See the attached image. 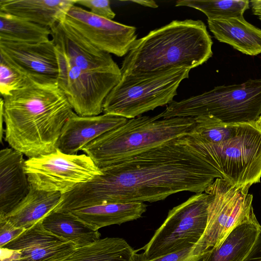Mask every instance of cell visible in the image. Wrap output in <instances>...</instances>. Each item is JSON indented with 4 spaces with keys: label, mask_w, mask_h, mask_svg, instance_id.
<instances>
[{
    "label": "cell",
    "mask_w": 261,
    "mask_h": 261,
    "mask_svg": "<svg viewBox=\"0 0 261 261\" xmlns=\"http://www.w3.org/2000/svg\"><path fill=\"white\" fill-rule=\"evenodd\" d=\"M207 144L194 129L113 165L62 194V211L109 203L154 202L184 191L204 192L217 178Z\"/></svg>",
    "instance_id": "obj_1"
},
{
    "label": "cell",
    "mask_w": 261,
    "mask_h": 261,
    "mask_svg": "<svg viewBox=\"0 0 261 261\" xmlns=\"http://www.w3.org/2000/svg\"><path fill=\"white\" fill-rule=\"evenodd\" d=\"M5 140L29 158L57 149L73 109L57 82L30 79L24 87L1 99Z\"/></svg>",
    "instance_id": "obj_2"
},
{
    "label": "cell",
    "mask_w": 261,
    "mask_h": 261,
    "mask_svg": "<svg viewBox=\"0 0 261 261\" xmlns=\"http://www.w3.org/2000/svg\"><path fill=\"white\" fill-rule=\"evenodd\" d=\"M212 45L201 20H173L136 40L122 61V76L180 67L191 69L212 56Z\"/></svg>",
    "instance_id": "obj_3"
},
{
    "label": "cell",
    "mask_w": 261,
    "mask_h": 261,
    "mask_svg": "<svg viewBox=\"0 0 261 261\" xmlns=\"http://www.w3.org/2000/svg\"><path fill=\"white\" fill-rule=\"evenodd\" d=\"M193 117L140 116L95 139L82 151L100 169L125 161L167 141L191 132Z\"/></svg>",
    "instance_id": "obj_4"
},
{
    "label": "cell",
    "mask_w": 261,
    "mask_h": 261,
    "mask_svg": "<svg viewBox=\"0 0 261 261\" xmlns=\"http://www.w3.org/2000/svg\"><path fill=\"white\" fill-rule=\"evenodd\" d=\"M261 114V79L223 85L180 101L173 100L161 118L211 116L228 123L256 121Z\"/></svg>",
    "instance_id": "obj_5"
},
{
    "label": "cell",
    "mask_w": 261,
    "mask_h": 261,
    "mask_svg": "<svg viewBox=\"0 0 261 261\" xmlns=\"http://www.w3.org/2000/svg\"><path fill=\"white\" fill-rule=\"evenodd\" d=\"M191 69L180 67L145 74L121 76L106 97L103 112L132 119L169 105Z\"/></svg>",
    "instance_id": "obj_6"
},
{
    "label": "cell",
    "mask_w": 261,
    "mask_h": 261,
    "mask_svg": "<svg viewBox=\"0 0 261 261\" xmlns=\"http://www.w3.org/2000/svg\"><path fill=\"white\" fill-rule=\"evenodd\" d=\"M210 196L199 193L173 207L149 242L140 250V261L151 260L191 247L203 235L207 224Z\"/></svg>",
    "instance_id": "obj_7"
},
{
    "label": "cell",
    "mask_w": 261,
    "mask_h": 261,
    "mask_svg": "<svg viewBox=\"0 0 261 261\" xmlns=\"http://www.w3.org/2000/svg\"><path fill=\"white\" fill-rule=\"evenodd\" d=\"M250 186L237 187L221 178H216L205 189L210 196L205 231L195 244V251L203 254L218 247L239 224L255 215Z\"/></svg>",
    "instance_id": "obj_8"
},
{
    "label": "cell",
    "mask_w": 261,
    "mask_h": 261,
    "mask_svg": "<svg viewBox=\"0 0 261 261\" xmlns=\"http://www.w3.org/2000/svg\"><path fill=\"white\" fill-rule=\"evenodd\" d=\"M25 171L31 186L49 192L67 193L101 175V169L85 153L69 154L58 149L29 158Z\"/></svg>",
    "instance_id": "obj_9"
},
{
    "label": "cell",
    "mask_w": 261,
    "mask_h": 261,
    "mask_svg": "<svg viewBox=\"0 0 261 261\" xmlns=\"http://www.w3.org/2000/svg\"><path fill=\"white\" fill-rule=\"evenodd\" d=\"M56 51L58 63L57 85L74 112L81 116L100 115L106 97L120 81L121 72L87 71L74 65L56 47Z\"/></svg>",
    "instance_id": "obj_10"
},
{
    "label": "cell",
    "mask_w": 261,
    "mask_h": 261,
    "mask_svg": "<svg viewBox=\"0 0 261 261\" xmlns=\"http://www.w3.org/2000/svg\"><path fill=\"white\" fill-rule=\"evenodd\" d=\"M99 49L126 56L137 40V29L92 13L75 5L63 19Z\"/></svg>",
    "instance_id": "obj_11"
},
{
    "label": "cell",
    "mask_w": 261,
    "mask_h": 261,
    "mask_svg": "<svg viewBox=\"0 0 261 261\" xmlns=\"http://www.w3.org/2000/svg\"><path fill=\"white\" fill-rule=\"evenodd\" d=\"M0 57L29 79L57 82L58 63L51 39L41 43L0 41Z\"/></svg>",
    "instance_id": "obj_12"
},
{
    "label": "cell",
    "mask_w": 261,
    "mask_h": 261,
    "mask_svg": "<svg viewBox=\"0 0 261 261\" xmlns=\"http://www.w3.org/2000/svg\"><path fill=\"white\" fill-rule=\"evenodd\" d=\"M50 29L55 47L75 66L93 73L121 72L111 54L93 45L64 20Z\"/></svg>",
    "instance_id": "obj_13"
},
{
    "label": "cell",
    "mask_w": 261,
    "mask_h": 261,
    "mask_svg": "<svg viewBox=\"0 0 261 261\" xmlns=\"http://www.w3.org/2000/svg\"><path fill=\"white\" fill-rule=\"evenodd\" d=\"M2 248L18 251L20 261H62L76 248L46 229L42 220Z\"/></svg>",
    "instance_id": "obj_14"
},
{
    "label": "cell",
    "mask_w": 261,
    "mask_h": 261,
    "mask_svg": "<svg viewBox=\"0 0 261 261\" xmlns=\"http://www.w3.org/2000/svg\"><path fill=\"white\" fill-rule=\"evenodd\" d=\"M127 119L105 113L97 116H81L73 111L62 128L57 148L66 154H77L89 143L122 125Z\"/></svg>",
    "instance_id": "obj_15"
},
{
    "label": "cell",
    "mask_w": 261,
    "mask_h": 261,
    "mask_svg": "<svg viewBox=\"0 0 261 261\" xmlns=\"http://www.w3.org/2000/svg\"><path fill=\"white\" fill-rule=\"evenodd\" d=\"M23 155L12 148L0 151V217L12 211L30 192Z\"/></svg>",
    "instance_id": "obj_16"
},
{
    "label": "cell",
    "mask_w": 261,
    "mask_h": 261,
    "mask_svg": "<svg viewBox=\"0 0 261 261\" xmlns=\"http://www.w3.org/2000/svg\"><path fill=\"white\" fill-rule=\"evenodd\" d=\"M74 5L75 0H1L0 11L50 28Z\"/></svg>",
    "instance_id": "obj_17"
},
{
    "label": "cell",
    "mask_w": 261,
    "mask_h": 261,
    "mask_svg": "<svg viewBox=\"0 0 261 261\" xmlns=\"http://www.w3.org/2000/svg\"><path fill=\"white\" fill-rule=\"evenodd\" d=\"M210 30L215 38L243 54H261V29L247 22L244 17L226 19H207Z\"/></svg>",
    "instance_id": "obj_18"
},
{
    "label": "cell",
    "mask_w": 261,
    "mask_h": 261,
    "mask_svg": "<svg viewBox=\"0 0 261 261\" xmlns=\"http://www.w3.org/2000/svg\"><path fill=\"white\" fill-rule=\"evenodd\" d=\"M261 229L255 216L235 227L218 247L200 261H243L253 247Z\"/></svg>",
    "instance_id": "obj_19"
},
{
    "label": "cell",
    "mask_w": 261,
    "mask_h": 261,
    "mask_svg": "<svg viewBox=\"0 0 261 261\" xmlns=\"http://www.w3.org/2000/svg\"><path fill=\"white\" fill-rule=\"evenodd\" d=\"M144 202L109 203L84 207L71 212L95 230L120 225L141 218L146 211Z\"/></svg>",
    "instance_id": "obj_20"
},
{
    "label": "cell",
    "mask_w": 261,
    "mask_h": 261,
    "mask_svg": "<svg viewBox=\"0 0 261 261\" xmlns=\"http://www.w3.org/2000/svg\"><path fill=\"white\" fill-rule=\"evenodd\" d=\"M61 195L59 192L39 190L31 186L27 196L12 211L0 218L16 227L27 229L56 208Z\"/></svg>",
    "instance_id": "obj_21"
},
{
    "label": "cell",
    "mask_w": 261,
    "mask_h": 261,
    "mask_svg": "<svg viewBox=\"0 0 261 261\" xmlns=\"http://www.w3.org/2000/svg\"><path fill=\"white\" fill-rule=\"evenodd\" d=\"M42 224L50 232L73 243L76 248L90 245L100 239L98 230H95L71 212L53 211L42 220Z\"/></svg>",
    "instance_id": "obj_22"
},
{
    "label": "cell",
    "mask_w": 261,
    "mask_h": 261,
    "mask_svg": "<svg viewBox=\"0 0 261 261\" xmlns=\"http://www.w3.org/2000/svg\"><path fill=\"white\" fill-rule=\"evenodd\" d=\"M139 257L124 239L107 237L76 248L62 261H137Z\"/></svg>",
    "instance_id": "obj_23"
},
{
    "label": "cell",
    "mask_w": 261,
    "mask_h": 261,
    "mask_svg": "<svg viewBox=\"0 0 261 261\" xmlns=\"http://www.w3.org/2000/svg\"><path fill=\"white\" fill-rule=\"evenodd\" d=\"M51 35L49 27L0 11V41L41 43L50 40Z\"/></svg>",
    "instance_id": "obj_24"
},
{
    "label": "cell",
    "mask_w": 261,
    "mask_h": 261,
    "mask_svg": "<svg viewBox=\"0 0 261 261\" xmlns=\"http://www.w3.org/2000/svg\"><path fill=\"white\" fill-rule=\"evenodd\" d=\"M248 0H179L176 7H188L203 13L207 19L220 20L243 17L249 8Z\"/></svg>",
    "instance_id": "obj_25"
},
{
    "label": "cell",
    "mask_w": 261,
    "mask_h": 261,
    "mask_svg": "<svg viewBox=\"0 0 261 261\" xmlns=\"http://www.w3.org/2000/svg\"><path fill=\"white\" fill-rule=\"evenodd\" d=\"M196 132L209 143H219L230 139L238 131L241 124L228 123L211 116L194 117Z\"/></svg>",
    "instance_id": "obj_26"
},
{
    "label": "cell",
    "mask_w": 261,
    "mask_h": 261,
    "mask_svg": "<svg viewBox=\"0 0 261 261\" xmlns=\"http://www.w3.org/2000/svg\"><path fill=\"white\" fill-rule=\"evenodd\" d=\"M30 80L0 57V92L3 98L25 86Z\"/></svg>",
    "instance_id": "obj_27"
},
{
    "label": "cell",
    "mask_w": 261,
    "mask_h": 261,
    "mask_svg": "<svg viewBox=\"0 0 261 261\" xmlns=\"http://www.w3.org/2000/svg\"><path fill=\"white\" fill-rule=\"evenodd\" d=\"M75 3L89 8L92 13L105 18L112 20L116 15L108 0H75Z\"/></svg>",
    "instance_id": "obj_28"
},
{
    "label": "cell",
    "mask_w": 261,
    "mask_h": 261,
    "mask_svg": "<svg viewBox=\"0 0 261 261\" xmlns=\"http://www.w3.org/2000/svg\"><path fill=\"white\" fill-rule=\"evenodd\" d=\"M195 248L194 245L151 260L143 261H200L205 253L198 254L196 252Z\"/></svg>",
    "instance_id": "obj_29"
},
{
    "label": "cell",
    "mask_w": 261,
    "mask_h": 261,
    "mask_svg": "<svg viewBox=\"0 0 261 261\" xmlns=\"http://www.w3.org/2000/svg\"><path fill=\"white\" fill-rule=\"evenodd\" d=\"M25 230L16 227L6 220L0 218V248L17 238Z\"/></svg>",
    "instance_id": "obj_30"
},
{
    "label": "cell",
    "mask_w": 261,
    "mask_h": 261,
    "mask_svg": "<svg viewBox=\"0 0 261 261\" xmlns=\"http://www.w3.org/2000/svg\"><path fill=\"white\" fill-rule=\"evenodd\" d=\"M243 261H261V229L253 247Z\"/></svg>",
    "instance_id": "obj_31"
},
{
    "label": "cell",
    "mask_w": 261,
    "mask_h": 261,
    "mask_svg": "<svg viewBox=\"0 0 261 261\" xmlns=\"http://www.w3.org/2000/svg\"><path fill=\"white\" fill-rule=\"evenodd\" d=\"M1 251V261H20L21 254L18 251L11 250L0 248Z\"/></svg>",
    "instance_id": "obj_32"
},
{
    "label": "cell",
    "mask_w": 261,
    "mask_h": 261,
    "mask_svg": "<svg viewBox=\"0 0 261 261\" xmlns=\"http://www.w3.org/2000/svg\"><path fill=\"white\" fill-rule=\"evenodd\" d=\"M131 2L137 3L144 7H147L153 8H155L158 7V5L154 1L136 0L132 1Z\"/></svg>",
    "instance_id": "obj_33"
},
{
    "label": "cell",
    "mask_w": 261,
    "mask_h": 261,
    "mask_svg": "<svg viewBox=\"0 0 261 261\" xmlns=\"http://www.w3.org/2000/svg\"><path fill=\"white\" fill-rule=\"evenodd\" d=\"M256 123L258 127L261 128V114L258 119L256 120Z\"/></svg>",
    "instance_id": "obj_34"
}]
</instances>
